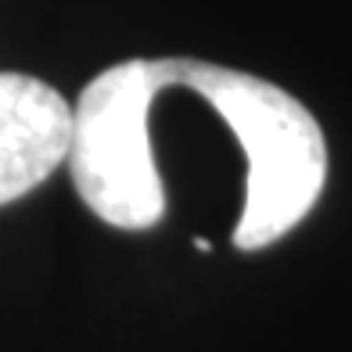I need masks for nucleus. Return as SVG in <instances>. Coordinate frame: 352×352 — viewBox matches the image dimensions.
<instances>
[{
  "instance_id": "7ed1b4c3",
  "label": "nucleus",
  "mask_w": 352,
  "mask_h": 352,
  "mask_svg": "<svg viewBox=\"0 0 352 352\" xmlns=\"http://www.w3.org/2000/svg\"><path fill=\"white\" fill-rule=\"evenodd\" d=\"M72 104L25 72H0V205L36 190L69 158Z\"/></svg>"
},
{
  "instance_id": "f257e3e1",
  "label": "nucleus",
  "mask_w": 352,
  "mask_h": 352,
  "mask_svg": "<svg viewBox=\"0 0 352 352\" xmlns=\"http://www.w3.org/2000/svg\"><path fill=\"white\" fill-rule=\"evenodd\" d=\"M162 94L209 104L245 155V205L230 241L241 252L277 245L306 219L327 184V140L316 116L270 79L201 58H155Z\"/></svg>"
},
{
  "instance_id": "f03ea898",
  "label": "nucleus",
  "mask_w": 352,
  "mask_h": 352,
  "mask_svg": "<svg viewBox=\"0 0 352 352\" xmlns=\"http://www.w3.org/2000/svg\"><path fill=\"white\" fill-rule=\"evenodd\" d=\"M162 98L155 58H126L98 72L72 104L69 176L79 201L116 230H151L166 216V187L151 151V108Z\"/></svg>"
}]
</instances>
